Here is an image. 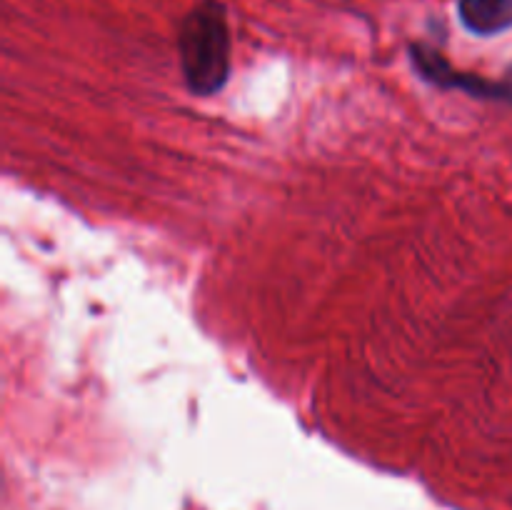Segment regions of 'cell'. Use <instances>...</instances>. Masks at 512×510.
<instances>
[{
	"label": "cell",
	"instance_id": "1",
	"mask_svg": "<svg viewBox=\"0 0 512 510\" xmlns=\"http://www.w3.org/2000/svg\"><path fill=\"white\" fill-rule=\"evenodd\" d=\"M180 73L193 95H215L230 78L228 10L218 0H203L183 18L178 30Z\"/></svg>",
	"mask_w": 512,
	"mask_h": 510
},
{
	"label": "cell",
	"instance_id": "3",
	"mask_svg": "<svg viewBox=\"0 0 512 510\" xmlns=\"http://www.w3.org/2000/svg\"><path fill=\"white\" fill-rule=\"evenodd\" d=\"M458 18L465 30L490 38L512 28V0H458Z\"/></svg>",
	"mask_w": 512,
	"mask_h": 510
},
{
	"label": "cell",
	"instance_id": "2",
	"mask_svg": "<svg viewBox=\"0 0 512 510\" xmlns=\"http://www.w3.org/2000/svg\"><path fill=\"white\" fill-rule=\"evenodd\" d=\"M410 60H413L420 78L438 85V88H463L465 93H470L473 98L498 100V103L512 105V65L500 80H488V78H480V75L458 73V70L443 58V53H438V50L430 48V45L425 43L410 45Z\"/></svg>",
	"mask_w": 512,
	"mask_h": 510
}]
</instances>
